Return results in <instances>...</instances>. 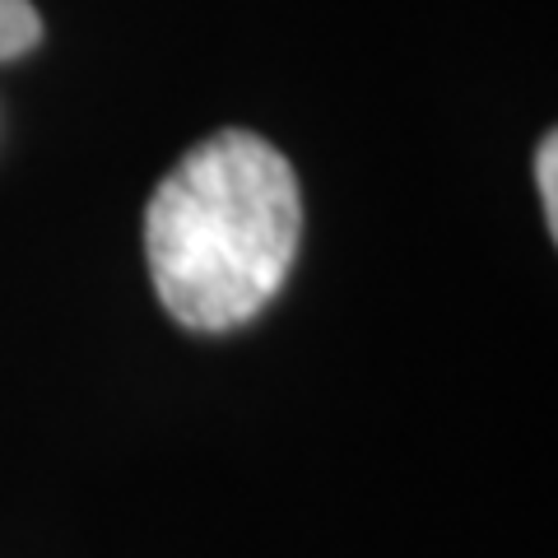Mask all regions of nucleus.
Masks as SVG:
<instances>
[{
    "instance_id": "nucleus-1",
    "label": "nucleus",
    "mask_w": 558,
    "mask_h": 558,
    "mask_svg": "<svg viewBox=\"0 0 558 558\" xmlns=\"http://www.w3.org/2000/svg\"><path fill=\"white\" fill-rule=\"evenodd\" d=\"M299 238V178L252 131H219L186 149L145 209L154 293L186 330L252 322L289 279Z\"/></svg>"
},
{
    "instance_id": "nucleus-2",
    "label": "nucleus",
    "mask_w": 558,
    "mask_h": 558,
    "mask_svg": "<svg viewBox=\"0 0 558 558\" xmlns=\"http://www.w3.org/2000/svg\"><path fill=\"white\" fill-rule=\"evenodd\" d=\"M43 38V20L28 0H0V61H14L33 51Z\"/></svg>"
},
{
    "instance_id": "nucleus-3",
    "label": "nucleus",
    "mask_w": 558,
    "mask_h": 558,
    "mask_svg": "<svg viewBox=\"0 0 558 558\" xmlns=\"http://www.w3.org/2000/svg\"><path fill=\"white\" fill-rule=\"evenodd\" d=\"M535 182H539V196H545L549 233H558V140H554V135L539 140V154H535Z\"/></svg>"
}]
</instances>
